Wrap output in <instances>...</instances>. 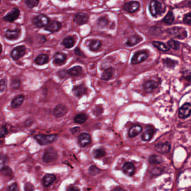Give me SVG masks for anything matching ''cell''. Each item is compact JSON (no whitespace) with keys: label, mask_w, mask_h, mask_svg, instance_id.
<instances>
[{"label":"cell","mask_w":191,"mask_h":191,"mask_svg":"<svg viewBox=\"0 0 191 191\" xmlns=\"http://www.w3.org/2000/svg\"><path fill=\"white\" fill-rule=\"evenodd\" d=\"M114 72V70L113 67H109L108 69L105 70L103 72L102 75V80L105 81L109 80L113 76Z\"/></svg>","instance_id":"cell-25"},{"label":"cell","mask_w":191,"mask_h":191,"mask_svg":"<svg viewBox=\"0 0 191 191\" xmlns=\"http://www.w3.org/2000/svg\"><path fill=\"white\" fill-rule=\"evenodd\" d=\"M154 46L160 51L167 52L169 51V48L165 45L164 43L160 42H154L152 43Z\"/></svg>","instance_id":"cell-32"},{"label":"cell","mask_w":191,"mask_h":191,"mask_svg":"<svg viewBox=\"0 0 191 191\" xmlns=\"http://www.w3.org/2000/svg\"><path fill=\"white\" fill-rule=\"evenodd\" d=\"M155 133L154 129L149 127L146 129L142 135V140L144 141H149L152 138Z\"/></svg>","instance_id":"cell-21"},{"label":"cell","mask_w":191,"mask_h":191,"mask_svg":"<svg viewBox=\"0 0 191 191\" xmlns=\"http://www.w3.org/2000/svg\"><path fill=\"white\" fill-rule=\"evenodd\" d=\"M49 61V57L47 54H41L36 57L35 62L38 65H43L47 63Z\"/></svg>","instance_id":"cell-23"},{"label":"cell","mask_w":191,"mask_h":191,"mask_svg":"<svg viewBox=\"0 0 191 191\" xmlns=\"http://www.w3.org/2000/svg\"><path fill=\"white\" fill-rule=\"evenodd\" d=\"M100 172L101 170H100L98 168L96 167L94 165L91 166L89 169V173L91 176H96L99 173H100Z\"/></svg>","instance_id":"cell-40"},{"label":"cell","mask_w":191,"mask_h":191,"mask_svg":"<svg viewBox=\"0 0 191 191\" xmlns=\"http://www.w3.org/2000/svg\"><path fill=\"white\" fill-rule=\"evenodd\" d=\"M163 63H164V65L168 67V68H171V69L174 68L178 63V62L176 61L172 60L170 58H168L163 60Z\"/></svg>","instance_id":"cell-35"},{"label":"cell","mask_w":191,"mask_h":191,"mask_svg":"<svg viewBox=\"0 0 191 191\" xmlns=\"http://www.w3.org/2000/svg\"><path fill=\"white\" fill-rule=\"evenodd\" d=\"M61 27L62 25L60 22L57 21H52L48 24L47 27H45V29L51 33H54L60 30V29L61 28Z\"/></svg>","instance_id":"cell-18"},{"label":"cell","mask_w":191,"mask_h":191,"mask_svg":"<svg viewBox=\"0 0 191 191\" xmlns=\"http://www.w3.org/2000/svg\"><path fill=\"white\" fill-rule=\"evenodd\" d=\"M108 23V20L107 18L106 17H100L98 21V24L99 26L100 27H105Z\"/></svg>","instance_id":"cell-41"},{"label":"cell","mask_w":191,"mask_h":191,"mask_svg":"<svg viewBox=\"0 0 191 191\" xmlns=\"http://www.w3.org/2000/svg\"><path fill=\"white\" fill-rule=\"evenodd\" d=\"M149 10L152 16L156 18L165 12V10L163 8L160 2L158 1H152L150 3Z\"/></svg>","instance_id":"cell-2"},{"label":"cell","mask_w":191,"mask_h":191,"mask_svg":"<svg viewBox=\"0 0 191 191\" xmlns=\"http://www.w3.org/2000/svg\"><path fill=\"white\" fill-rule=\"evenodd\" d=\"M8 160L9 159L6 155L0 154V170H2L3 168L6 167Z\"/></svg>","instance_id":"cell-37"},{"label":"cell","mask_w":191,"mask_h":191,"mask_svg":"<svg viewBox=\"0 0 191 191\" xmlns=\"http://www.w3.org/2000/svg\"><path fill=\"white\" fill-rule=\"evenodd\" d=\"M80 131V128L79 127H74V128H73V129H72L71 131L72 133H77L79 131Z\"/></svg>","instance_id":"cell-53"},{"label":"cell","mask_w":191,"mask_h":191,"mask_svg":"<svg viewBox=\"0 0 191 191\" xmlns=\"http://www.w3.org/2000/svg\"><path fill=\"white\" fill-rule=\"evenodd\" d=\"M67 191H80L79 189L77 187H75V186H71V187H70L67 189Z\"/></svg>","instance_id":"cell-50"},{"label":"cell","mask_w":191,"mask_h":191,"mask_svg":"<svg viewBox=\"0 0 191 191\" xmlns=\"http://www.w3.org/2000/svg\"><path fill=\"white\" fill-rule=\"evenodd\" d=\"M94 113L96 116H99L102 113V108L101 107H96L94 111Z\"/></svg>","instance_id":"cell-49"},{"label":"cell","mask_w":191,"mask_h":191,"mask_svg":"<svg viewBox=\"0 0 191 191\" xmlns=\"http://www.w3.org/2000/svg\"><path fill=\"white\" fill-rule=\"evenodd\" d=\"M191 105L190 103H185L180 107L179 111V117L180 118L185 119L191 115Z\"/></svg>","instance_id":"cell-9"},{"label":"cell","mask_w":191,"mask_h":191,"mask_svg":"<svg viewBox=\"0 0 191 191\" xmlns=\"http://www.w3.org/2000/svg\"><path fill=\"white\" fill-rule=\"evenodd\" d=\"M75 53H76V54L79 55L80 56H84L83 53L81 52V51H80V49L79 48H76L75 49Z\"/></svg>","instance_id":"cell-51"},{"label":"cell","mask_w":191,"mask_h":191,"mask_svg":"<svg viewBox=\"0 0 191 191\" xmlns=\"http://www.w3.org/2000/svg\"><path fill=\"white\" fill-rule=\"evenodd\" d=\"M87 87L84 85L75 86L72 89V92L75 96L80 98L87 92Z\"/></svg>","instance_id":"cell-19"},{"label":"cell","mask_w":191,"mask_h":191,"mask_svg":"<svg viewBox=\"0 0 191 191\" xmlns=\"http://www.w3.org/2000/svg\"><path fill=\"white\" fill-rule=\"evenodd\" d=\"M33 24L38 27H44L47 26L49 23V18L44 15H39L34 18Z\"/></svg>","instance_id":"cell-7"},{"label":"cell","mask_w":191,"mask_h":191,"mask_svg":"<svg viewBox=\"0 0 191 191\" xmlns=\"http://www.w3.org/2000/svg\"><path fill=\"white\" fill-rule=\"evenodd\" d=\"M158 84L154 81L149 80L143 84V89L147 93H150L158 87Z\"/></svg>","instance_id":"cell-20"},{"label":"cell","mask_w":191,"mask_h":191,"mask_svg":"<svg viewBox=\"0 0 191 191\" xmlns=\"http://www.w3.org/2000/svg\"><path fill=\"white\" fill-rule=\"evenodd\" d=\"M191 12H189L185 16L184 19H183V21L185 24H188V25H190L191 24Z\"/></svg>","instance_id":"cell-45"},{"label":"cell","mask_w":191,"mask_h":191,"mask_svg":"<svg viewBox=\"0 0 191 191\" xmlns=\"http://www.w3.org/2000/svg\"><path fill=\"white\" fill-rule=\"evenodd\" d=\"M20 16V10L18 8L12 9V11L9 12L7 15L3 17V20L8 22L12 23L17 20Z\"/></svg>","instance_id":"cell-10"},{"label":"cell","mask_w":191,"mask_h":191,"mask_svg":"<svg viewBox=\"0 0 191 191\" xmlns=\"http://www.w3.org/2000/svg\"><path fill=\"white\" fill-rule=\"evenodd\" d=\"M174 20V16L173 13L172 11H169L168 12L167 15L163 19V21L167 24H172Z\"/></svg>","instance_id":"cell-34"},{"label":"cell","mask_w":191,"mask_h":191,"mask_svg":"<svg viewBox=\"0 0 191 191\" xmlns=\"http://www.w3.org/2000/svg\"><path fill=\"white\" fill-rule=\"evenodd\" d=\"M142 132V128L140 125H134L129 130V135L130 138H134Z\"/></svg>","instance_id":"cell-24"},{"label":"cell","mask_w":191,"mask_h":191,"mask_svg":"<svg viewBox=\"0 0 191 191\" xmlns=\"http://www.w3.org/2000/svg\"><path fill=\"white\" fill-rule=\"evenodd\" d=\"M82 71H83V70L80 66H75L71 69L68 70V71H67V74H68L69 75H71V76H76L81 75Z\"/></svg>","instance_id":"cell-28"},{"label":"cell","mask_w":191,"mask_h":191,"mask_svg":"<svg viewBox=\"0 0 191 191\" xmlns=\"http://www.w3.org/2000/svg\"><path fill=\"white\" fill-rule=\"evenodd\" d=\"M79 143L81 147L87 146L91 142L90 136L87 133H83L79 136L78 138Z\"/></svg>","instance_id":"cell-15"},{"label":"cell","mask_w":191,"mask_h":191,"mask_svg":"<svg viewBox=\"0 0 191 191\" xmlns=\"http://www.w3.org/2000/svg\"><path fill=\"white\" fill-rule=\"evenodd\" d=\"M20 81L18 78H15L12 80L11 86L13 89H18V87H20Z\"/></svg>","instance_id":"cell-44"},{"label":"cell","mask_w":191,"mask_h":191,"mask_svg":"<svg viewBox=\"0 0 191 191\" xmlns=\"http://www.w3.org/2000/svg\"><path fill=\"white\" fill-rule=\"evenodd\" d=\"M87 118V116L85 114H79L74 118V121L78 124H82L85 122Z\"/></svg>","instance_id":"cell-33"},{"label":"cell","mask_w":191,"mask_h":191,"mask_svg":"<svg viewBox=\"0 0 191 191\" xmlns=\"http://www.w3.org/2000/svg\"><path fill=\"white\" fill-rule=\"evenodd\" d=\"M2 173L6 176H11L12 174V170L8 166H6L1 170Z\"/></svg>","instance_id":"cell-42"},{"label":"cell","mask_w":191,"mask_h":191,"mask_svg":"<svg viewBox=\"0 0 191 191\" xmlns=\"http://www.w3.org/2000/svg\"><path fill=\"white\" fill-rule=\"evenodd\" d=\"M34 138L40 145H47L53 143L54 141L57 140L58 135L54 134H49V135L39 134L36 135Z\"/></svg>","instance_id":"cell-1"},{"label":"cell","mask_w":191,"mask_h":191,"mask_svg":"<svg viewBox=\"0 0 191 191\" xmlns=\"http://www.w3.org/2000/svg\"><path fill=\"white\" fill-rule=\"evenodd\" d=\"M113 191H125V190L121 187H116L114 189Z\"/></svg>","instance_id":"cell-54"},{"label":"cell","mask_w":191,"mask_h":191,"mask_svg":"<svg viewBox=\"0 0 191 191\" xmlns=\"http://www.w3.org/2000/svg\"><path fill=\"white\" fill-rule=\"evenodd\" d=\"M167 32L169 34L178 39H184L187 37V32L181 27H175L170 28L168 29Z\"/></svg>","instance_id":"cell-3"},{"label":"cell","mask_w":191,"mask_h":191,"mask_svg":"<svg viewBox=\"0 0 191 191\" xmlns=\"http://www.w3.org/2000/svg\"><path fill=\"white\" fill-rule=\"evenodd\" d=\"M89 20V16L87 14L83 12H79L75 15L74 21L78 25H83L86 24Z\"/></svg>","instance_id":"cell-14"},{"label":"cell","mask_w":191,"mask_h":191,"mask_svg":"<svg viewBox=\"0 0 191 191\" xmlns=\"http://www.w3.org/2000/svg\"><path fill=\"white\" fill-rule=\"evenodd\" d=\"M140 8V3L136 1H130L125 3L123 6V10L129 13L137 11Z\"/></svg>","instance_id":"cell-11"},{"label":"cell","mask_w":191,"mask_h":191,"mask_svg":"<svg viewBox=\"0 0 191 191\" xmlns=\"http://www.w3.org/2000/svg\"><path fill=\"white\" fill-rule=\"evenodd\" d=\"M39 1L37 0H27L25 1V4L29 8L32 9L38 6L39 4Z\"/></svg>","instance_id":"cell-39"},{"label":"cell","mask_w":191,"mask_h":191,"mask_svg":"<svg viewBox=\"0 0 191 191\" xmlns=\"http://www.w3.org/2000/svg\"><path fill=\"white\" fill-rule=\"evenodd\" d=\"M7 84V81L5 79H1L0 80V93L3 92L6 89Z\"/></svg>","instance_id":"cell-43"},{"label":"cell","mask_w":191,"mask_h":191,"mask_svg":"<svg viewBox=\"0 0 191 191\" xmlns=\"http://www.w3.org/2000/svg\"><path fill=\"white\" fill-rule=\"evenodd\" d=\"M8 191H19L18 185L16 183L12 184L10 186H9Z\"/></svg>","instance_id":"cell-48"},{"label":"cell","mask_w":191,"mask_h":191,"mask_svg":"<svg viewBox=\"0 0 191 191\" xmlns=\"http://www.w3.org/2000/svg\"><path fill=\"white\" fill-rule=\"evenodd\" d=\"M67 112V108L62 104L57 105L53 110L54 116L57 118L64 116Z\"/></svg>","instance_id":"cell-16"},{"label":"cell","mask_w":191,"mask_h":191,"mask_svg":"<svg viewBox=\"0 0 191 191\" xmlns=\"http://www.w3.org/2000/svg\"><path fill=\"white\" fill-rule=\"evenodd\" d=\"M66 60H67L66 56L65 54L61 52H57L54 54L53 59L54 64L58 66H61L65 63Z\"/></svg>","instance_id":"cell-13"},{"label":"cell","mask_w":191,"mask_h":191,"mask_svg":"<svg viewBox=\"0 0 191 191\" xmlns=\"http://www.w3.org/2000/svg\"><path fill=\"white\" fill-rule=\"evenodd\" d=\"M123 172L128 176H132L135 173L134 165L131 162H126L123 167Z\"/></svg>","instance_id":"cell-17"},{"label":"cell","mask_w":191,"mask_h":191,"mask_svg":"<svg viewBox=\"0 0 191 191\" xmlns=\"http://www.w3.org/2000/svg\"><path fill=\"white\" fill-rule=\"evenodd\" d=\"M57 157V151L52 147H48L45 150L43 160L46 163H50L56 160Z\"/></svg>","instance_id":"cell-4"},{"label":"cell","mask_w":191,"mask_h":191,"mask_svg":"<svg viewBox=\"0 0 191 191\" xmlns=\"http://www.w3.org/2000/svg\"><path fill=\"white\" fill-rule=\"evenodd\" d=\"M24 190L25 191H34V185L32 184H31L30 183H27L25 185Z\"/></svg>","instance_id":"cell-46"},{"label":"cell","mask_w":191,"mask_h":191,"mask_svg":"<svg viewBox=\"0 0 191 191\" xmlns=\"http://www.w3.org/2000/svg\"><path fill=\"white\" fill-rule=\"evenodd\" d=\"M7 132H8V131H7V128L6 127H3V128H2L0 130V138H2L3 136H5L7 134Z\"/></svg>","instance_id":"cell-47"},{"label":"cell","mask_w":191,"mask_h":191,"mask_svg":"<svg viewBox=\"0 0 191 191\" xmlns=\"http://www.w3.org/2000/svg\"><path fill=\"white\" fill-rule=\"evenodd\" d=\"M150 163L153 164H160L163 162V159L161 156L152 155L149 158Z\"/></svg>","instance_id":"cell-31"},{"label":"cell","mask_w":191,"mask_h":191,"mask_svg":"<svg viewBox=\"0 0 191 191\" xmlns=\"http://www.w3.org/2000/svg\"><path fill=\"white\" fill-rule=\"evenodd\" d=\"M168 45L170 48H173L175 50H178L180 48V44L179 42L173 39H170V40H169V42H168Z\"/></svg>","instance_id":"cell-38"},{"label":"cell","mask_w":191,"mask_h":191,"mask_svg":"<svg viewBox=\"0 0 191 191\" xmlns=\"http://www.w3.org/2000/svg\"><path fill=\"white\" fill-rule=\"evenodd\" d=\"M155 148L157 152L161 154H164L169 152L171 145L170 143L168 141L165 142H159L155 145Z\"/></svg>","instance_id":"cell-8"},{"label":"cell","mask_w":191,"mask_h":191,"mask_svg":"<svg viewBox=\"0 0 191 191\" xmlns=\"http://www.w3.org/2000/svg\"><path fill=\"white\" fill-rule=\"evenodd\" d=\"M105 155V151L104 149L102 148H99L96 149L93 152V156L95 158L99 159L103 157Z\"/></svg>","instance_id":"cell-36"},{"label":"cell","mask_w":191,"mask_h":191,"mask_svg":"<svg viewBox=\"0 0 191 191\" xmlns=\"http://www.w3.org/2000/svg\"><path fill=\"white\" fill-rule=\"evenodd\" d=\"M32 123H33L32 120H27V121H26V122H25V125H26L27 127H29V126H30V125L32 124Z\"/></svg>","instance_id":"cell-52"},{"label":"cell","mask_w":191,"mask_h":191,"mask_svg":"<svg viewBox=\"0 0 191 191\" xmlns=\"http://www.w3.org/2000/svg\"><path fill=\"white\" fill-rule=\"evenodd\" d=\"M21 33V30L20 29H16L14 30L8 29L5 33V37L9 40H16L19 38Z\"/></svg>","instance_id":"cell-12"},{"label":"cell","mask_w":191,"mask_h":191,"mask_svg":"<svg viewBox=\"0 0 191 191\" xmlns=\"http://www.w3.org/2000/svg\"><path fill=\"white\" fill-rule=\"evenodd\" d=\"M142 40V38L139 36H131L130 38H129L128 40L126 42V45L129 47H132L134 45H137Z\"/></svg>","instance_id":"cell-26"},{"label":"cell","mask_w":191,"mask_h":191,"mask_svg":"<svg viewBox=\"0 0 191 191\" xmlns=\"http://www.w3.org/2000/svg\"><path fill=\"white\" fill-rule=\"evenodd\" d=\"M149 57V54L145 51H140L134 54L131 59V63L136 65L142 62Z\"/></svg>","instance_id":"cell-5"},{"label":"cell","mask_w":191,"mask_h":191,"mask_svg":"<svg viewBox=\"0 0 191 191\" xmlns=\"http://www.w3.org/2000/svg\"><path fill=\"white\" fill-rule=\"evenodd\" d=\"M24 100V96L23 95L16 96L11 102V106L14 108H17L21 105Z\"/></svg>","instance_id":"cell-27"},{"label":"cell","mask_w":191,"mask_h":191,"mask_svg":"<svg viewBox=\"0 0 191 191\" xmlns=\"http://www.w3.org/2000/svg\"><path fill=\"white\" fill-rule=\"evenodd\" d=\"M0 3H1V1H0Z\"/></svg>","instance_id":"cell-56"},{"label":"cell","mask_w":191,"mask_h":191,"mask_svg":"<svg viewBox=\"0 0 191 191\" xmlns=\"http://www.w3.org/2000/svg\"><path fill=\"white\" fill-rule=\"evenodd\" d=\"M26 52V47L24 45H20L14 48L11 52V56L14 60H19L23 57Z\"/></svg>","instance_id":"cell-6"},{"label":"cell","mask_w":191,"mask_h":191,"mask_svg":"<svg viewBox=\"0 0 191 191\" xmlns=\"http://www.w3.org/2000/svg\"><path fill=\"white\" fill-rule=\"evenodd\" d=\"M2 45L0 44V54L2 53Z\"/></svg>","instance_id":"cell-55"},{"label":"cell","mask_w":191,"mask_h":191,"mask_svg":"<svg viewBox=\"0 0 191 191\" xmlns=\"http://www.w3.org/2000/svg\"><path fill=\"white\" fill-rule=\"evenodd\" d=\"M102 43L99 40H93L89 44V48L90 51H96L100 48Z\"/></svg>","instance_id":"cell-30"},{"label":"cell","mask_w":191,"mask_h":191,"mask_svg":"<svg viewBox=\"0 0 191 191\" xmlns=\"http://www.w3.org/2000/svg\"><path fill=\"white\" fill-rule=\"evenodd\" d=\"M56 180V176L53 174H48L44 176L42 179L43 184L45 187H48L49 185H51Z\"/></svg>","instance_id":"cell-22"},{"label":"cell","mask_w":191,"mask_h":191,"mask_svg":"<svg viewBox=\"0 0 191 191\" xmlns=\"http://www.w3.org/2000/svg\"><path fill=\"white\" fill-rule=\"evenodd\" d=\"M63 45L66 48H71L75 45V40L72 36H67L63 39Z\"/></svg>","instance_id":"cell-29"}]
</instances>
